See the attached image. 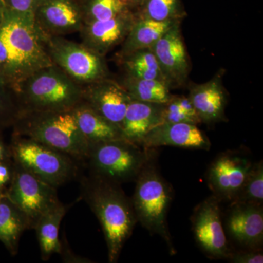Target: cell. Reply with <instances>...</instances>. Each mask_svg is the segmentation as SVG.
I'll list each match as a JSON object with an SVG mask.
<instances>
[{
  "label": "cell",
  "mask_w": 263,
  "mask_h": 263,
  "mask_svg": "<svg viewBox=\"0 0 263 263\" xmlns=\"http://www.w3.org/2000/svg\"><path fill=\"white\" fill-rule=\"evenodd\" d=\"M152 150L124 138L102 142L89 145L84 162L89 174L122 184L136 181Z\"/></svg>",
  "instance_id": "obj_6"
},
{
  "label": "cell",
  "mask_w": 263,
  "mask_h": 263,
  "mask_svg": "<svg viewBox=\"0 0 263 263\" xmlns=\"http://www.w3.org/2000/svg\"><path fill=\"white\" fill-rule=\"evenodd\" d=\"M3 191H4V190H3V191H2V190H0V196H1V194L2 193H3Z\"/></svg>",
  "instance_id": "obj_38"
},
{
  "label": "cell",
  "mask_w": 263,
  "mask_h": 263,
  "mask_svg": "<svg viewBox=\"0 0 263 263\" xmlns=\"http://www.w3.org/2000/svg\"><path fill=\"white\" fill-rule=\"evenodd\" d=\"M48 51L53 65L83 86L108 77L105 57L89 49L83 43L61 36H48Z\"/></svg>",
  "instance_id": "obj_8"
},
{
  "label": "cell",
  "mask_w": 263,
  "mask_h": 263,
  "mask_svg": "<svg viewBox=\"0 0 263 263\" xmlns=\"http://www.w3.org/2000/svg\"><path fill=\"white\" fill-rule=\"evenodd\" d=\"M226 228L235 242L246 249H262L263 205L230 204Z\"/></svg>",
  "instance_id": "obj_16"
},
{
  "label": "cell",
  "mask_w": 263,
  "mask_h": 263,
  "mask_svg": "<svg viewBox=\"0 0 263 263\" xmlns=\"http://www.w3.org/2000/svg\"><path fill=\"white\" fill-rule=\"evenodd\" d=\"M34 15L40 28L50 37L80 32L84 25L76 0H43Z\"/></svg>",
  "instance_id": "obj_15"
},
{
  "label": "cell",
  "mask_w": 263,
  "mask_h": 263,
  "mask_svg": "<svg viewBox=\"0 0 263 263\" xmlns=\"http://www.w3.org/2000/svg\"><path fill=\"white\" fill-rule=\"evenodd\" d=\"M122 1L129 9L136 10L139 8L143 0H122Z\"/></svg>",
  "instance_id": "obj_36"
},
{
  "label": "cell",
  "mask_w": 263,
  "mask_h": 263,
  "mask_svg": "<svg viewBox=\"0 0 263 263\" xmlns=\"http://www.w3.org/2000/svg\"><path fill=\"white\" fill-rule=\"evenodd\" d=\"M164 105L132 100L121 125L124 139L141 146L147 133L162 124Z\"/></svg>",
  "instance_id": "obj_19"
},
{
  "label": "cell",
  "mask_w": 263,
  "mask_h": 263,
  "mask_svg": "<svg viewBox=\"0 0 263 263\" xmlns=\"http://www.w3.org/2000/svg\"><path fill=\"white\" fill-rule=\"evenodd\" d=\"M131 100L120 83L108 77L84 86L83 101L119 127Z\"/></svg>",
  "instance_id": "obj_13"
},
{
  "label": "cell",
  "mask_w": 263,
  "mask_h": 263,
  "mask_svg": "<svg viewBox=\"0 0 263 263\" xmlns=\"http://www.w3.org/2000/svg\"><path fill=\"white\" fill-rule=\"evenodd\" d=\"M136 13L138 17L157 22H182L186 15L182 0H143Z\"/></svg>",
  "instance_id": "obj_26"
},
{
  "label": "cell",
  "mask_w": 263,
  "mask_h": 263,
  "mask_svg": "<svg viewBox=\"0 0 263 263\" xmlns=\"http://www.w3.org/2000/svg\"><path fill=\"white\" fill-rule=\"evenodd\" d=\"M263 205V162H252L241 186L230 204Z\"/></svg>",
  "instance_id": "obj_27"
},
{
  "label": "cell",
  "mask_w": 263,
  "mask_h": 263,
  "mask_svg": "<svg viewBox=\"0 0 263 263\" xmlns=\"http://www.w3.org/2000/svg\"><path fill=\"white\" fill-rule=\"evenodd\" d=\"M176 22L152 46L170 89L181 87L187 81L191 64L181 30Z\"/></svg>",
  "instance_id": "obj_12"
},
{
  "label": "cell",
  "mask_w": 263,
  "mask_h": 263,
  "mask_svg": "<svg viewBox=\"0 0 263 263\" xmlns=\"http://www.w3.org/2000/svg\"><path fill=\"white\" fill-rule=\"evenodd\" d=\"M76 123L89 145L123 139L122 129L81 101L72 109Z\"/></svg>",
  "instance_id": "obj_20"
},
{
  "label": "cell",
  "mask_w": 263,
  "mask_h": 263,
  "mask_svg": "<svg viewBox=\"0 0 263 263\" xmlns=\"http://www.w3.org/2000/svg\"><path fill=\"white\" fill-rule=\"evenodd\" d=\"M28 219L5 193L0 196V241L12 256L18 253L21 237L29 230Z\"/></svg>",
  "instance_id": "obj_21"
},
{
  "label": "cell",
  "mask_w": 263,
  "mask_h": 263,
  "mask_svg": "<svg viewBox=\"0 0 263 263\" xmlns=\"http://www.w3.org/2000/svg\"><path fill=\"white\" fill-rule=\"evenodd\" d=\"M6 9L20 13H32L37 10L43 0H2Z\"/></svg>",
  "instance_id": "obj_32"
},
{
  "label": "cell",
  "mask_w": 263,
  "mask_h": 263,
  "mask_svg": "<svg viewBox=\"0 0 263 263\" xmlns=\"http://www.w3.org/2000/svg\"><path fill=\"white\" fill-rule=\"evenodd\" d=\"M14 135L27 137L51 147L83 163L89 143L76 123L72 110L20 113L14 124Z\"/></svg>",
  "instance_id": "obj_5"
},
{
  "label": "cell",
  "mask_w": 263,
  "mask_h": 263,
  "mask_svg": "<svg viewBox=\"0 0 263 263\" xmlns=\"http://www.w3.org/2000/svg\"><path fill=\"white\" fill-rule=\"evenodd\" d=\"M228 260L233 263H262V249H245L232 251Z\"/></svg>",
  "instance_id": "obj_31"
},
{
  "label": "cell",
  "mask_w": 263,
  "mask_h": 263,
  "mask_svg": "<svg viewBox=\"0 0 263 263\" xmlns=\"http://www.w3.org/2000/svg\"><path fill=\"white\" fill-rule=\"evenodd\" d=\"M162 123H189L197 125L192 118L183 113L180 109L175 100V95L170 101L164 103L162 111Z\"/></svg>",
  "instance_id": "obj_30"
},
{
  "label": "cell",
  "mask_w": 263,
  "mask_h": 263,
  "mask_svg": "<svg viewBox=\"0 0 263 263\" xmlns=\"http://www.w3.org/2000/svg\"><path fill=\"white\" fill-rule=\"evenodd\" d=\"M175 100H176V103L178 104L180 109L182 110L183 113L192 118L196 123L197 125L201 123L200 118L197 115L196 110L194 108L193 103H192L191 100H190L188 97L175 95Z\"/></svg>",
  "instance_id": "obj_34"
},
{
  "label": "cell",
  "mask_w": 263,
  "mask_h": 263,
  "mask_svg": "<svg viewBox=\"0 0 263 263\" xmlns=\"http://www.w3.org/2000/svg\"><path fill=\"white\" fill-rule=\"evenodd\" d=\"M220 201L214 195L195 207L191 217L195 241L209 258L228 260L232 249L224 227Z\"/></svg>",
  "instance_id": "obj_10"
},
{
  "label": "cell",
  "mask_w": 263,
  "mask_h": 263,
  "mask_svg": "<svg viewBox=\"0 0 263 263\" xmlns=\"http://www.w3.org/2000/svg\"><path fill=\"white\" fill-rule=\"evenodd\" d=\"M120 84L132 100L138 101L166 103L174 95L171 94L168 86L160 81L141 79L127 74Z\"/></svg>",
  "instance_id": "obj_24"
},
{
  "label": "cell",
  "mask_w": 263,
  "mask_h": 263,
  "mask_svg": "<svg viewBox=\"0 0 263 263\" xmlns=\"http://www.w3.org/2000/svg\"><path fill=\"white\" fill-rule=\"evenodd\" d=\"M84 87L53 65L40 69L15 92L20 113L72 110L83 100Z\"/></svg>",
  "instance_id": "obj_3"
},
{
  "label": "cell",
  "mask_w": 263,
  "mask_h": 263,
  "mask_svg": "<svg viewBox=\"0 0 263 263\" xmlns=\"http://www.w3.org/2000/svg\"><path fill=\"white\" fill-rule=\"evenodd\" d=\"M5 193L28 219L34 229L41 216L60 202L57 188L13 161V174Z\"/></svg>",
  "instance_id": "obj_9"
},
{
  "label": "cell",
  "mask_w": 263,
  "mask_h": 263,
  "mask_svg": "<svg viewBox=\"0 0 263 263\" xmlns=\"http://www.w3.org/2000/svg\"><path fill=\"white\" fill-rule=\"evenodd\" d=\"M136 18V11L127 10L108 20L84 24L80 31L82 43L105 57L124 42Z\"/></svg>",
  "instance_id": "obj_14"
},
{
  "label": "cell",
  "mask_w": 263,
  "mask_h": 263,
  "mask_svg": "<svg viewBox=\"0 0 263 263\" xmlns=\"http://www.w3.org/2000/svg\"><path fill=\"white\" fill-rule=\"evenodd\" d=\"M79 5L84 24L108 20L130 10L122 0H84Z\"/></svg>",
  "instance_id": "obj_28"
},
{
  "label": "cell",
  "mask_w": 263,
  "mask_h": 263,
  "mask_svg": "<svg viewBox=\"0 0 263 263\" xmlns=\"http://www.w3.org/2000/svg\"><path fill=\"white\" fill-rule=\"evenodd\" d=\"M0 130H1V129H0Z\"/></svg>",
  "instance_id": "obj_39"
},
{
  "label": "cell",
  "mask_w": 263,
  "mask_h": 263,
  "mask_svg": "<svg viewBox=\"0 0 263 263\" xmlns=\"http://www.w3.org/2000/svg\"><path fill=\"white\" fill-rule=\"evenodd\" d=\"M66 213L67 207L60 202L41 216L34 228L43 260H48L53 254L61 253L59 230Z\"/></svg>",
  "instance_id": "obj_23"
},
{
  "label": "cell",
  "mask_w": 263,
  "mask_h": 263,
  "mask_svg": "<svg viewBox=\"0 0 263 263\" xmlns=\"http://www.w3.org/2000/svg\"><path fill=\"white\" fill-rule=\"evenodd\" d=\"M5 6L3 5V1L0 0V24L2 23L3 21V15H4Z\"/></svg>",
  "instance_id": "obj_37"
},
{
  "label": "cell",
  "mask_w": 263,
  "mask_h": 263,
  "mask_svg": "<svg viewBox=\"0 0 263 263\" xmlns=\"http://www.w3.org/2000/svg\"><path fill=\"white\" fill-rule=\"evenodd\" d=\"M80 179L82 196L103 229L108 262H117L138 222L131 199L119 183L91 174Z\"/></svg>",
  "instance_id": "obj_2"
},
{
  "label": "cell",
  "mask_w": 263,
  "mask_h": 263,
  "mask_svg": "<svg viewBox=\"0 0 263 263\" xmlns=\"http://www.w3.org/2000/svg\"><path fill=\"white\" fill-rule=\"evenodd\" d=\"M9 146L14 162L54 187L79 177L81 162L60 151L17 135Z\"/></svg>",
  "instance_id": "obj_7"
},
{
  "label": "cell",
  "mask_w": 263,
  "mask_h": 263,
  "mask_svg": "<svg viewBox=\"0 0 263 263\" xmlns=\"http://www.w3.org/2000/svg\"><path fill=\"white\" fill-rule=\"evenodd\" d=\"M252 162L243 149L219 154L208 167V186L218 200L230 203L245 181Z\"/></svg>",
  "instance_id": "obj_11"
},
{
  "label": "cell",
  "mask_w": 263,
  "mask_h": 263,
  "mask_svg": "<svg viewBox=\"0 0 263 263\" xmlns=\"http://www.w3.org/2000/svg\"><path fill=\"white\" fill-rule=\"evenodd\" d=\"M48 37L38 26L34 13L5 8L0 24V81L14 94L29 76L53 65Z\"/></svg>",
  "instance_id": "obj_1"
},
{
  "label": "cell",
  "mask_w": 263,
  "mask_h": 263,
  "mask_svg": "<svg viewBox=\"0 0 263 263\" xmlns=\"http://www.w3.org/2000/svg\"><path fill=\"white\" fill-rule=\"evenodd\" d=\"M19 115L14 92L0 81V129L13 126Z\"/></svg>",
  "instance_id": "obj_29"
},
{
  "label": "cell",
  "mask_w": 263,
  "mask_h": 263,
  "mask_svg": "<svg viewBox=\"0 0 263 263\" xmlns=\"http://www.w3.org/2000/svg\"><path fill=\"white\" fill-rule=\"evenodd\" d=\"M156 148L136 180L131 198L137 221L152 234L160 235L171 254L176 249L167 224V213L174 194L170 183L164 179L157 165Z\"/></svg>",
  "instance_id": "obj_4"
},
{
  "label": "cell",
  "mask_w": 263,
  "mask_h": 263,
  "mask_svg": "<svg viewBox=\"0 0 263 263\" xmlns=\"http://www.w3.org/2000/svg\"><path fill=\"white\" fill-rule=\"evenodd\" d=\"M13 174V160L0 162V190H5L9 186Z\"/></svg>",
  "instance_id": "obj_33"
},
{
  "label": "cell",
  "mask_w": 263,
  "mask_h": 263,
  "mask_svg": "<svg viewBox=\"0 0 263 263\" xmlns=\"http://www.w3.org/2000/svg\"><path fill=\"white\" fill-rule=\"evenodd\" d=\"M12 156L10 152V146H7L0 138V162L11 160Z\"/></svg>",
  "instance_id": "obj_35"
},
{
  "label": "cell",
  "mask_w": 263,
  "mask_h": 263,
  "mask_svg": "<svg viewBox=\"0 0 263 263\" xmlns=\"http://www.w3.org/2000/svg\"><path fill=\"white\" fill-rule=\"evenodd\" d=\"M224 71H219L211 80L192 85L188 98L201 123L206 124L226 122L227 97L222 84Z\"/></svg>",
  "instance_id": "obj_18"
},
{
  "label": "cell",
  "mask_w": 263,
  "mask_h": 263,
  "mask_svg": "<svg viewBox=\"0 0 263 263\" xmlns=\"http://www.w3.org/2000/svg\"><path fill=\"white\" fill-rule=\"evenodd\" d=\"M137 15V14H136ZM157 22L151 19L143 18L137 15L133 27L122 43L119 58L129 54L138 50L151 48L154 44L176 22Z\"/></svg>",
  "instance_id": "obj_22"
},
{
  "label": "cell",
  "mask_w": 263,
  "mask_h": 263,
  "mask_svg": "<svg viewBox=\"0 0 263 263\" xmlns=\"http://www.w3.org/2000/svg\"><path fill=\"white\" fill-rule=\"evenodd\" d=\"M119 60L127 75L160 81L168 86L155 53L151 48L138 50Z\"/></svg>",
  "instance_id": "obj_25"
},
{
  "label": "cell",
  "mask_w": 263,
  "mask_h": 263,
  "mask_svg": "<svg viewBox=\"0 0 263 263\" xmlns=\"http://www.w3.org/2000/svg\"><path fill=\"white\" fill-rule=\"evenodd\" d=\"M141 146L146 149L176 146L209 151L211 141L197 125L189 123H162L151 129Z\"/></svg>",
  "instance_id": "obj_17"
}]
</instances>
